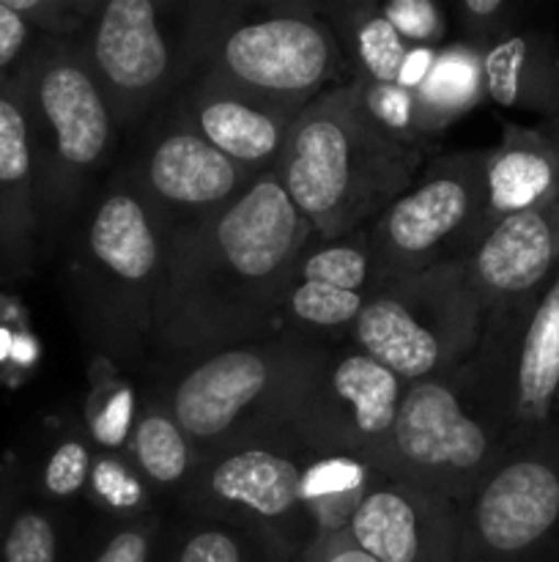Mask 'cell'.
<instances>
[{"instance_id": "1", "label": "cell", "mask_w": 559, "mask_h": 562, "mask_svg": "<svg viewBox=\"0 0 559 562\" xmlns=\"http://www.w3.org/2000/svg\"><path fill=\"white\" fill-rule=\"evenodd\" d=\"M310 236L277 170L258 176L223 212L168 236L151 351L184 366L280 335V296Z\"/></svg>"}, {"instance_id": "2", "label": "cell", "mask_w": 559, "mask_h": 562, "mask_svg": "<svg viewBox=\"0 0 559 562\" xmlns=\"http://www.w3.org/2000/svg\"><path fill=\"white\" fill-rule=\"evenodd\" d=\"M425 151L389 137L362 108L356 82H338L294 121L277 176L316 239L370 225L409 190Z\"/></svg>"}, {"instance_id": "3", "label": "cell", "mask_w": 559, "mask_h": 562, "mask_svg": "<svg viewBox=\"0 0 559 562\" xmlns=\"http://www.w3.org/2000/svg\"><path fill=\"white\" fill-rule=\"evenodd\" d=\"M31 143L42 247L58 239L88 203L115 151L110 104L93 80L80 36H36L11 77Z\"/></svg>"}, {"instance_id": "4", "label": "cell", "mask_w": 559, "mask_h": 562, "mask_svg": "<svg viewBox=\"0 0 559 562\" xmlns=\"http://www.w3.org/2000/svg\"><path fill=\"white\" fill-rule=\"evenodd\" d=\"M168 231L126 173L115 176L77 225L69 291L80 324L113 366H137L151 351Z\"/></svg>"}, {"instance_id": "5", "label": "cell", "mask_w": 559, "mask_h": 562, "mask_svg": "<svg viewBox=\"0 0 559 562\" xmlns=\"http://www.w3.org/2000/svg\"><path fill=\"white\" fill-rule=\"evenodd\" d=\"M518 439L507 404L469 357L406 384L392 426L362 459L389 481L460 503Z\"/></svg>"}, {"instance_id": "6", "label": "cell", "mask_w": 559, "mask_h": 562, "mask_svg": "<svg viewBox=\"0 0 559 562\" xmlns=\"http://www.w3.org/2000/svg\"><path fill=\"white\" fill-rule=\"evenodd\" d=\"M334 344L280 333L184 362L153 398L195 445L201 464L223 450L274 439Z\"/></svg>"}, {"instance_id": "7", "label": "cell", "mask_w": 559, "mask_h": 562, "mask_svg": "<svg viewBox=\"0 0 559 562\" xmlns=\"http://www.w3.org/2000/svg\"><path fill=\"white\" fill-rule=\"evenodd\" d=\"M203 9L208 20L192 16L181 47L197 75L290 110H305L332 88L343 55L318 5L285 3L266 16L236 22L219 16V5Z\"/></svg>"}, {"instance_id": "8", "label": "cell", "mask_w": 559, "mask_h": 562, "mask_svg": "<svg viewBox=\"0 0 559 562\" xmlns=\"http://www.w3.org/2000/svg\"><path fill=\"white\" fill-rule=\"evenodd\" d=\"M486 307L466 263L387 280L351 329V344L403 384L453 371L477 351Z\"/></svg>"}, {"instance_id": "9", "label": "cell", "mask_w": 559, "mask_h": 562, "mask_svg": "<svg viewBox=\"0 0 559 562\" xmlns=\"http://www.w3.org/2000/svg\"><path fill=\"white\" fill-rule=\"evenodd\" d=\"M482 151L438 154L370 225V241L387 280L466 263L493 217L488 212Z\"/></svg>"}, {"instance_id": "10", "label": "cell", "mask_w": 559, "mask_h": 562, "mask_svg": "<svg viewBox=\"0 0 559 562\" xmlns=\"http://www.w3.org/2000/svg\"><path fill=\"white\" fill-rule=\"evenodd\" d=\"M458 505V562H559V428L510 445Z\"/></svg>"}, {"instance_id": "11", "label": "cell", "mask_w": 559, "mask_h": 562, "mask_svg": "<svg viewBox=\"0 0 559 562\" xmlns=\"http://www.w3.org/2000/svg\"><path fill=\"white\" fill-rule=\"evenodd\" d=\"M301 461L305 453L283 434L239 445L203 461L179 497L190 516L228 521L258 538L277 562H296L310 543Z\"/></svg>"}, {"instance_id": "12", "label": "cell", "mask_w": 559, "mask_h": 562, "mask_svg": "<svg viewBox=\"0 0 559 562\" xmlns=\"http://www.w3.org/2000/svg\"><path fill=\"white\" fill-rule=\"evenodd\" d=\"M406 384L351 346H332L280 434L310 456H365L398 415Z\"/></svg>"}, {"instance_id": "13", "label": "cell", "mask_w": 559, "mask_h": 562, "mask_svg": "<svg viewBox=\"0 0 559 562\" xmlns=\"http://www.w3.org/2000/svg\"><path fill=\"white\" fill-rule=\"evenodd\" d=\"M80 44L118 132L146 119L181 75L157 0H107Z\"/></svg>"}, {"instance_id": "14", "label": "cell", "mask_w": 559, "mask_h": 562, "mask_svg": "<svg viewBox=\"0 0 559 562\" xmlns=\"http://www.w3.org/2000/svg\"><path fill=\"white\" fill-rule=\"evenodd\" d=\"M126 179L173 236L223 212L258 176L168 115L126 170Z\"/></svg>"}, {"instance_id": "15", "label": "cell", "mask_w": 559, "mask_h": 562, "mask_svg": "<svg viewBox=\"0 0 559 562\" xmlns=\"http://www.w3.org/2000/svg\"><path fill=\"white\" fill-rule=\"evenodd\" d=\"M384 283L367 225L338 239L310 236L280 296V333L323 344L351 338L356 318Z\"/></svg>"}, {"instance_id": "16", "label": "cell", "mask_w": 559, "mask_h": 562, "mask_svg": "<svg viewBox=\"0 0 559 562\" xmlns=\"http://www.w3.org/2000/svg\"><path fill=\"white\" fill-rule=\"evenodd\" d=\"M349 536L376 562H458L460 505L376 472Z\"/></svg>"}, {"instance_id": "17", "label": "cell", "mask_w": 559, "mask_h": 562, "mask_svg": "<svg viewBox=\"0 0 559 562\" xmlns=\"http://www.w3.org/2000/svg\"><path fill=\"white\" fill-rule=\"evenodd\" d=\"M301 110L241 93L214 77L197 75L173 108L175 119L195 130L217 151L252 176L277 170L294 121Z\"/></svg>"}, {"instance_id": "18", "label": "cell", "mask_w": 559, "mask_h": 562, "mask_svg": "<svg viewBox=\"0 0 559 562\" xmlns=\"http://www.w3.org/2000/svg\"><path fill=\"white\" fill-rule=\"evenodd\" d=\"M557 263L559 206H548L499 220L466 261V274L488 313L540 296Z\"/></svg>"}, {"instance_id": "19", "label": "cell", "mask_w": 559, "mask_h": 562, "mask_svg": "<svg viewBox=\"0 0 559 562\" xmlns=\"http://www.w3.org/2000/svg\"><path fill=\"white\" fill-rule=\"evenodd\" d=\"M42 252L25 115L11 80L0 86V283L31 278Z\"/></svg>"}, {"instance_id": "20", "label": "cell", "mask_w": 559, "mask_h": 562, "mask_svg": "<svg viewBox=\"0 0 559 562\" xmlns=\"http://www.w3.org/2000/svg\"><path fill=\"white\" fill-rule=\"evenodd\" d=\"M488 212L493 223L532 209L559 206V151L546 135L507 124L486 157Z\"/></svg>"}, {"instance_id": "21", "label": "cell", "mask_w": 559, "mask_h": 562, "mask_svg": "<svg viewBox=\"0 0 559 562\" xmlns=\"http://www.w3.org/2000/svg\"><path fill=\"white\" fill-rule=\"evenodd\" d=\"M559 393V272L532 307L513 357V420L518 437L551 426Z\"/></svg>"}, {"instance_id": "22", "label": "cell", "mask_w": 559, "mask_h": 562, "mask_svg": "<svg viewBox=\"0 0 559 562\" xmlns=\"http://www.w3.org/2000/svg\"><path fill=\"white\" fill-rule=\"evenodd\" d=\"M482 86L499 108L548 110L559 102V66L540 36L513 33L482 55Z\"/></svg>"}, {"instance_id": "23", "label": "cell", "mask_w": 559, "mask_h": 562, "mask_svg": "<svg viewBox=\"0 0 559 562\" xmlns=\"http://www.w3.org/2000/svg\"><path fill=\"white\" fill-rule=\"evenodd\" d=\"M321 20L332 27L340 44V55L354 66L351 80L395 86L400 82L411 49L384 20L376 3L329 5L321 9Z\"/></svg>"}, {"instance_id": "24", "label": "cell", "mask_w": 559, "mask_h": 562, "mask_svg": "<svg viewBox=\"0 0 559 562\" xmlns=\"http://www.w3.org/2000/svg\"><path fill=\"white\" fill-rule=\"evenodd\" d=\"M376 470L362 456H310L301 461V508L310 541L349 530L354 510L370 488Z\"/></svg>"}, {"instance_id": "25", "label": "cell", "mask_w": 559, "mask_h": 562, "mask_svg": "<svg viewBox=\"0 0 559 562\" xmlns=\"http://www.w3.org/2000/svg\"><path fill=\"white\" fill-rule=\"evenodd\" d=\"M482 55L486 49L469 42L442 44L433 53L422 80L414 86L422 124L431 140H436L453 121L475 110L486 97L482 86Z\"/></svg>"}, {"instance_id": "26", "label": "cell", "mask_w": 559, "mask_h": 562, "mask_svg": "<svg viewBox=\"0 0 559 562\" xmlns=\"http://www.w3.org/2000/svg\"><path fill=\"white\" fill-rule=\"evenodd\" d=\"M129 461L153 492H184L201 467L195 445L157 398H148L132 420Z\"/></svg>"}, {"instance_id": "27", "label": "cell", "mask_w": 559, "mask_h": 562, "mask_svg": "<svg viewBox=\"0 0 559 562\" xmlns=\"http://www.w3.org/2000/svg\"><path fill=\"white\" fill-rule=\"evenodd\" d=\"M162 562H277L258 538L228 521L190 516L175 525Z\"/></svg>"}, {"instance_id": "28", "label": "cell", "mask_w": 559, "mask_h": 562, "mask_svg": "<svg viewBox=\"0 0 559 562\" xmlns=\"http://www.w3.org/2000/svg\"><path fill=\"white\" fill-rule=\"evenodd\" d=\"M0 562H69L60 510L38 497H22L5 530Z\"/></svg>"}, {"instance_id": "29", "label": "cell", "mask_w": 559, "mask_h": 562, "mask_svg": "<svg viewBox=\"0 0 559 562\" xmlns=\"http://www.w3.org/2000/svg\"><path fill=\"white\" fill-rule=\"evenodd\" d=\"M93 450L88 431H69L47 450L36 467L33 486L42 503L64 505L88 492L91 481Z\"/></svg>"}, {"instance_id": "30", "label": "cell", "mask_w": 559, "mask_h": 562, "mask_svg": "<svg viewBox=\"0 0 559 562\" xmlns=\"http://www.w3.org/2000/svg\"><path fill=\"white\" fill-rule=\"evenodd\" d=\"M85 494L96 499L99 508L110 510L115 521L151 514V488L142 483L129 459H121L115 453L93 456L91 481H88Z\"/></svg>"}, {"instance_id": "31", "label": "cell", "mask_w": 559, "mask_h": 562, "mask_svg": "<svg viewBox=\"0 0 559 562\" xmlns=\"http://www.w3.org/2000/svg\"><path fill=\"white\" fill-rule=\"evenodd\" d=\"M36 36L77 38L96 20L104 0H3Z\"/></svg>"}, {"instance_id": "32", "label": "cell", "mask_w": 559, "mask_h": 562, "mask_svg": "<svg viewBox=\"0 0 559 562\" xmlns=\"http://www.w3.org/2000/svg\"><path fill=\"white\" fill-rule=\"evenodd\" d=\"M159 541H162V519L157 510H151L137 519L115 521L80 562H151Z\"/></svg>"}, {"instance_id": "33", "label": "cell", "mask_w": 559, "mask_h": 562, "mask_svg": "<svg viewBox=\"0 0 559 562\" xmlns=\"http://www.w3.org/2000/svg\"><path fill=\"white\" fill-rule=\"evenodd\" d=\"M384 20L398 31L409 47H442L447 36V16L433 0H389L378 5Z\"/></svg>"}, {"instance_id": "34", "label": "cell", "mask_w": 559, "mask_h": 562, "mask_svg": "<svg viewBox=\"0 0 559 562\" xmlns=\"http://www.w3.org/2000/svg\"><path fill=\"white\" fill-rule=\"evenodd\" d=\"M38 360V346L14 300L0 296V384H16Z\"/></svg>"}, {"instance_id": "35", "label": "cell", "mask_w": 559, "mask_h": 562, "mask_svg": "<svg viewBox=\"0 0 559 562\" xmlns=\"http://www.w3.org/2000/svg\"><path fill=\"white\" fill-rule=\"evenodd\" d=\"M453 11L460 42L488 49L507 36L510 3H504V0H458Z\"/></svg>"}, {"instance_id": "36", "label": "cell", "mask_w": 559, "mask_h": 562, "mask_svg": "<svg viewBox=\"0 0 559 562\" xmlns=\"http://www.w3.org/2000/svg\"><path fill=\"white\" fill-rule=\"evenodd\" d=\"M33 42L36 33L31 31V25L0 0V86L14 77L16 66L22 64Z\"/></svg>"}, {"instance_id": "37", "label": "cell", "mask_w": 559, "mask_h": 562, "mask_svg": "<svg viewBox=\"0 0 559 562\" xmlns=\"http://www.w3.org/2000/svg\"><path fill=\"white\" fill-rule=\"evenodd\" d=\"M296 562H376L367 552H362L349 536V530L329 538H316L301 549Z\"/></svg>"}, {"instance_id": "38", "label": "cell", "mask_w": 559, "mask_h": 562, "mask_svg": "<svg viewBox=\"0 0 559 562\" xmlns=\"http://www.w3.org/2000/svg\"><path fill=\"white\" fill-rule=\"evenodd\" d=\"M27 492V475L22 470L20 461H11L0 470V547H3L5 530H9V521L14 516L16 505L22 503Z\"/></svg>"}]
</instances>
